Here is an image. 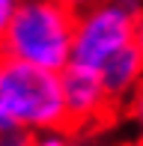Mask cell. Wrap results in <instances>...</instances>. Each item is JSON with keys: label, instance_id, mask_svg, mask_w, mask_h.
I'll return each instance as SVG.
<instances>
[{"label": "cell", "instance_id": "obj_1", "mask_svg": "<svg viewBox=\"0 0 143 146\" xmlns=\"http://www.w3.org/2000/svg\"><path fill=\"white\" fill-rule=\"evenodd\" d=\"M75 9L57 0H15L12 18L0 36V57L63 72L72 60Z\"/></svg>", "mask_w": 143, "mask_h": 146}, {"label": "cell", "instance_id": "obj_2", "mask_svg": "<svg viewBox=\"0 0 143 146\" xmlns=\"http://www.w3.org/2000/svg\"><path fill=\"white\" fill-rule=\"evenodd\" d=\"M66 125L60 75L0 57V128L42 131Z\"/></svg>", "mask_w": 143, "mask_h": 146}, {"label": "cell", "instance_id": "obj_3", "mask_svg": "<svg viewBox=\"0 0 143 146\" xmlns=\"http://www.w3.org/2000/svg\"><path fill=\"white\" fill-rule=\"evenodd\" d=\"M140 9L131 0H93L75 12L72 60L83 69H101L113 54L134 42V21Z\"/></svg>", "mask_w": 143, "mask_h": 146}, {"label": "cell", "instance_id": "obj_4", "mask_svg": "<svg viewBox=\"0 0 143 146\" xmlns=\"http://www.w3.org/2000/svg\"><path fill=\"white\" fill-rule=\"evenodd\" d=\"M60 75V92H63V110H66V125H89L101 119L110 108V96L101 84V78L93 69L69 63Z\"/></svg>", "mask_w": 143, "mask_h": 146}, {"label": "cell", "instance_id": "obj_5", "mask_svg": "<svg viewBox=\"0 0 143 146\" xmlns=\"http://www.w3.org/2000/svg\"><path fill=\"white\" fill-rule=\"evenodd\" d=\"M95 75L101 78L110 102L131 98V92L143 84V60H140V51L134 48V42L128 48H122L119 54H113L101 69H95Z\"/></svg>", "mask_w": 143, "mask_h": 146}, {"label": "cell", "instance_id": "obj_6", "mask_svg": "<svg viewBox=\"0 0 143 146\" xmlns=\"http://www.w3.org/2000/svg\"><path fill=\"white\" fill-rule=\"evenodd\" d=\"M30 146H72V137L66 134V125L57 128H42L30 134Z\"/></svg>", "mask_w": 143, "mask_h": 146}, {"label": "cell", "instance_id": "obj_7", "mask_svg": "<svg viewBox=\"0 0 143 146\" xmlns=\"http://www.w3.org/2000/svg\"><path fill=\"white\" fill-rule=\"evenodd\" d=\"M0 146H30V131H24V128H0Z\"/></svg>", "mask_w": 143, "mask_h": 146}, {"label": "cell", "instance_id": "obj_8", "mask_svg": "<svg viewBox=\"0 0 143 146\" xmlns=\"http://www.w3.org/2000/svg\"><path fill=\"white\" fill-rule=\"evenodd\" d=\"M131 116H134V122H137V128L143 134V84L131 92Z\"/></svg>", "mask_w": 143, "mask_h": 146}, {"label": "cell", "instance_id": "obj_9", "mask_svg": "<svg viewBox=\"0 0 143 146\" xmlns=\"http://www.w3.org/2000/svg\"><path fill=\"white\" fill-rule=\"evenodd\" d=\"M12 9H15V0H0V36H3L6 24L12 18Z\"/></svg>", "mask_w": 143, "mask_h": 146}, {"label": "cell", "instance_id": "obj_10", "mask_svg": "<svg viewBox=\"0 0 143 146\" xmlns=\"http://www.w3.org/2000/svg\"><path fill=\"white\" fill-rule=\"evenodd\" d=\"M134 48L140 51V60H143V12L137 15V21H134Z\"/></svg>", "mask_w": 143, "mask_h": 146}, {"label": "cell", "instance_id": "obj_11", "mask_svg": "<svg viewBox=\"0 0 143 146\" xmlns=\"http://www.w3.org/2000/svg\"><path fill=\"white\" fill-rule=\"evenodd\" d=\"M57 3H63V6H69V9H83V6H89V3H93V0H57Z\"/></svg>", "mask_w": 143, "mask_h": 146}]
</instances>
